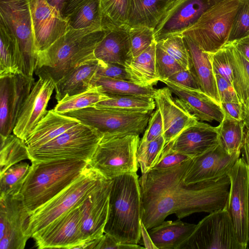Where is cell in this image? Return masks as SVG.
I'll return each mask as SVG.
<instances>
[{"instance_id":"ab89813d","label":"cell","mask_w":249,"mask_h":249,"mask_svg":"<svg viewBox=\"0 0 249 249\" xmlns=\"http://www.w3.org/2000/svg\"><path fill=\"white\" fill-rule=\"evenodd\" d=\"M67 20L69 26L74 29L90 27L102 28L100 0H89L70 15Z\"/></svg>"},{"instance_id":"7bdbcfd3","label":"cell","mask_w":249,"mask_h":249,"mask_svg":"<svg viewBox=\"0 0 249 249\" xmlns=\"http://www.w3.org/2000/svg\"><path fill=\"white\" fill-rule=\"evenodd\" d=\"M130 38L131 47L128 59L138 56L155 41L154 29L146 26L130 27Z\"/></svg>"},{"instance_id":"e575fe53","label":"cell","mask_w":249,"mask_h":249,"mask_svg":"<svg viewBox=\"0 0 249 249\" xmlns=\"http://www.w3.org/2000/svg\"><path fill=\"white\" fill-rule=\"evenodd\" d=\"M131 2V0H100L103 29L127 25Z\"/></svg>"},{"instance_id":"ffe728a7","label":"cell","mask_w":249,"mask_h":249,"mask_svg":"<svg viewBox=\"0 0 249 249\" xmlns=\"http://www.w3.org/2000/svg\"><path fill=\"white\" fill-rule=\"evenodd\" d=\"M167 87L156 89L154 99L160 111L166 144L175 139L183 130L198 120L181 100L174 97Z\"/></svg>"},{"instance_id":"5b68a950","label":"cell","mask_w":249,"mask_h":249,"mask_svg":"<svg viewBox=\"0 0 249 249\" xmlns=\"http://www.w3.org/2000/svg\"><path fill=\"white\" fill-rule=\"evenodd\" d=\"M243 0H219L192 26L182 33L204 52L213 53L227 42L232 22Z\"/></svg>"},{"instance_id":"d6a6232c","label":"cell","mask_w":249,"mask_h":249,"mask_svg":"<svg viewBox=\"0 0 249 249\" xmlns=\"http://www.w3.org/2000/svg\"><path fill=\"white\" fill-rule=\"evenodd\" d=\"M245 123L225 115L218 127V144L231 156L240 157L244 139Z\"/></svg>"},{"instance_id":"484cf974","label":"cell","mask_w":249,"mask_h":249,"mask_svg":"<svg viewBox=\"0 0 249 249\" xmlns=\"http://www.w3.org/2000/svg\"><path fill=\"white\" fill-rule=\"evenodd\" d=\"M99 66V60H88L74 68L55 84L57 102L87 91L93 86Z\"/></svg>"},{"instance_id":"7402d4cb","label":"cell","mask_w":249,"mask_h":249,"mask_svg":"<svg viewBox=\"0 0 249 249\" xmlns=\"http://www.w3.org/2000/svg\"><path fill=\"white\" fill-rule=\"evenodd\" d=\"M239 158L228 155L218 144L205 154L191 159L184 182L192 184L227 174Z\"/></svg>"},{"instance_id":"277c9868","label":"cell","mask_w":249,"mask_h":249,"mask_svg":"<svg viewBox=\"0 0 249 249\" xmlns=\"http://www.w3.org/2000/svg\"><path fill=\"white\" fill-rule=\"evenodd\" d=\"M141 197L136 172L112 179L105 233L120 242L138 244L141 240Z\"/></svg>"},{"instance_id":"816d5d0a","label":"cell","mask_w":249,"mask_h":249,"mask_svg":"<svg viewBox=\"0 0 249 249\" xmlns=\"http://www.w3.org/2000/svg\"><path fill=\"white\" fill-rule=\"evenodd\" d=\"M167 80L188 88L201 90L196 79L190 70L183 69L179 71Z\"/></svg>"},{"instance_id":"60d3db41","label":"cell","mask_w":249,"mask_h":249,"mask_svg":"<svg viewBox=\"0 0 249 249\" xmlns=\"http://www.w3.org/2000/svg\"><path fill=\"white\" fill-rule=\"evenodd\" d=\"M165 144L163 135L148 142H140L137 157L142 174L147 173L155 166Z\"/></svg>"},{"instance_id":"2e32d148","label":"cell","mask_w":249,"mask_h":249,"mask_svg":"<svg viewBox=\"0 0 249 249\" xmlns=\"http://www.w3.org/2000/svg\"><path fill=\"white\" fill-rule=\"evenodd\" d=\"M219 0H174L155 28V41L181 34L192 26L208 9Z\"/></svg>"},{"instance_id":"5bb4252c","label":"cell","mask_w":249,"mask_h":249,"mask_svg":"<svg viewBox=\"0 0 249 249\" xmlns=\"http://www.w3.org/2000/svg\"><path fill=\"white\" fill-rule=\"evenodd\" d=\"M35 83L21 73L0 77V137L13 131L21 108Z\"/></svg>"},{"instance_id":"f5cc1de1","label":"cell","mask_w":249,"mask_h":249,"mask_svg":"<svg viewBox=\"0 0 249 249\" xmlns=\"http://www.w3.org/2000/svg\"><path fill=\"white\" fill-rule=\"evenodd\" d=\"M145 249L138 244L120 242L111 235L104 233L95 249Z\"/></svg>"},{"instance_id":"30bf717a","label":"cell","mask_w":249,"mask_h":249,"mask_svg":"<svg viewBox=\"0 0 249 249\" xmlns=\"http://www.w3.org/2000/svg\"><path fill=\"white\" fill-rule=\"evenodd\" d=\"M238 240L231 217L224 207L213 211L196 225L178 249H246Z\"/></svg>"},{"instance_id":"7c38bea8","label":"cell","mask_w":249,"mask_h":249,"mask_svg":"<svg viewBox=\"0 0 249 249\" xmlns=\"http://www.w3.org/2000/svg\"><path fill=\"white\" fill-rule=\"evenodd\" d=\"M31 213L20 195L0 196V249H23L32 237Z\"/></svg>"},{"instance_id":"d590c367","label":"cell","mask_w":249,"mask_h":249,"mask_svg":"<svg viewBox=\"0 0 249 249\" xmlns=\"http://www.w3.org/2000/svg\"><path fill=\"white\" fill-rule=\"evenodd\" d=\"M27 159L30 160V155L24 141L14 134L5 138H0V174Z\"/></svg>"},{"instance_id":"680465c9","label":"cell","mask_w":249,"mask_h":249,"mask_svg":"<svg viewBox=\"0 0 249 249\" xmlns=\"http://www.w3.org/2000/svg\"><path fill=\"white\" fill-rule=\"evenodd\" d=\"M140 225L141 239H142V245L144 246V248L158 249L157 247L153 243L148 230L145 227L142 220H141Z\"/></svg>"},{"instance_id":"db71d44e","label":"cell","mask_w":249,"mask_h":249,"mask_svg":"<svg viewBox=\"0 0 249 249\" xmlns=\"http://www.w3.org/2000/svg\"><path fill=\"white\" fill-rule=\"evenodd\" d=\"M221 106L225 115L238 120L243 121L244 106L240 103H222Z\"/></svg>"},{"instance_id":"d6986e66","label":"cell","mask_w":249,"mask_h":249,"mask_svg":"<svg viewBox=\"0 0 249 249\" xmlns=\"http://www.w3.org/2000/svg\"><path fill=\"white\" fill-rule=\"evenodd\" d=\"M51 78L39 77L21 108L13 134L25 141L38 123L46 115L47 107L55 89Z\"/></svg>"},{"instance_id":"ac0fdd59","label":"cell","mask_w":249,"mask_h":249,"mask_svg":"<svg viewBox=\"0 0 249 249\" xmlns=\"http://www.w3.org/2000/svg\"><path fill=\"white\" fill-rule=\"evenodd\" d=\"M112 184V179H105L79 206L84 243L100 238L105 233Z\"/></svg>"},{"instance_id":"7dc6e473","label":"cell","mask_w":249,"mask_h":249,"mask_svg":"<svg viewBox=\"0 0 249 249\" xmlns=\"http://www.w3.org/2000/svg\"><path fill=\"white\" fill-rule=\"evenodd\" d=\"M190 159L187 156L171 150L165 145L160 159L152 169L157 171L167 170Z\"/></svg>"},{"instance_id":"9f6ffc18","label":"cell","mask_w":249,"mask_h":249,"mask_svg":"<svg viewBox=\"0 0 249 249\" xmlns=\"http://www.w3.org/2000/svg\"><path fill=\"white\" fill-rule=\"evenodd\" d=\"M89 0H68L61 12L62 17L67 20L70 15Z\"/></svg>"},{"instance_id":"f546056e","label":"cell","mask_w":249,"mask_h":249,"mask_svg":"<svg viewBox=\"0 0 249 249\" xmlns=\"http://www.w3.org/2000/svg\"><path fill=\"white\" fill-rule=\"evenodd\" d=\"M174 0H131L127 25L146 26L154 30Z\"/></svg>"},{"instance_id":"74e56055","label":"cell","mask_w":249,"mask_h":249,"mask_svg":"<svg viewBox=\"0 0 249 249\" xmlns=\"http://www.w3.org/2000/svg\"><path fill=\"white\" fill-rule=\"evenodd\" d=\"M108 98L109 97L99 91L95 87L82 93L63 98L57 102L53 109L57 113L65 114L95 106L99 102Z\"/></svg>"},{"instance_id":"b9f144b4","label":"cell","mask_w":249,"mask_h":249,"mask_svg":"<svg viewBox=\"0 0 249 249\" xmlns=\"http://www.w3.org/2000/svg\"><path fill=\"white\" fill-rule=\"evenodd\" d=\"M157 43L184 69L190 70V55L182 34L169 36Z\"/></svg>"},{"instance_id":"8992f818","label":"cell","mask_w":249,"mask_h":249,"mask_svg":"<svg viewBox=\"0 0 249 249\" xmlns=\"http://www.w3.org/2000/svg\"><path fill=\"white\" fill-rule=\"evenodd\" d=\"M103 136L95 128L80 123L47 143L28 149L30 160L75 159L89 162Z\"/></svg>"},{"instance_id":"603a6c76","label":"cell","mask_w":249,"mask_h":249,"mask_svg":"<svg viewBox=\"0 0 249 249\" xmlns=\"http://www.w3.org/2000/svg\"><path fill=\"white\" fill-rule=\"evenodd\" d=\"M188 110L201 122L217 121L225 117L221 105L200 90L188 88L168 80L162 81Z\"/></svg>"},{"instance_id":"ba28073f","label":"cell","mask_w":249,"mask_h":249,"mask_svg":"<svg viewBox=\"0 0 249 249\" xmlns=\"http://www.w3.org/2000/svg\"><path fill=\"white\" fill-rule=\"evenodd\" d=\"M140 135L135 134L104 135L89 166L107 179L137 172V152Z\"/></svg>"},{"instance_id":"8fae6325","label":"cell","mask_w":249,"mask_h":249,"mask_svg":"<svg viewBox=\"0 0 249 249\" xmlns=\"http://www.w3.org/2000/svg\"><path fill=\"white\" fill-rule=\"evenodd\" d=\"M0 21L17 37L22 57L21 73L33 77L36 67V50L30 0H0Z\"/></svg>"},{"instance_id":"8d00e7d4","label":"cell","mask_w":249,"mask_h":249,"mask_svg":"<svg viewBox=\"0 0 249 249\" xmlns=\"http://www.w3.org/2000/svg\"><path fill=\"white\" fill-rule=\"evenodd\" d=\"M95 106L123 111L151 112L156 107L154 97L147 96H122L109 97Z\"/></svg>"},{"instance_id":"f907efd6","label":"cell","mask_w":249,"mask_h":249,"mask_svg":"<svg viewBox=\"0 0 249 249\" xmlns=\"http://www.w3.org/2000/svg\"><path fill=\"white\" fill-rule=\"evenodd\" d=\"M220 104L222 103H240L233 86L218 74H214Z\"/></svg>"},{"instance_id":"9c48e42d","label":"cell","mask_w":249,"mask_h":249,"mask_svg":"<svg viewBox=\"0 0 249 249\" xmlns=\"http://www.w3.org/2000/svg\"><path fill=\"white\" fill-rule=\"evenodd\" d=\"M151 113L93 106L63 114L95 128L103 136H112L129 134L140 135L145 131Z\"/></svg>"},{"instance_id":"cb8c5ba5","label":"cell","mask_w":249,"mask_h":249,"mask_svg":"<svg viewBox=\"0 0 249 249\" xmlns=\"http://www.w3.org/2000/svg\"><path fill=\"white\" fill-rule=\"evenodd\" d=\"M130 29L128 25H123L105 30L104 38L94 51L95 58L124 65L130 51Z\"/></svg>"},{"instance_id":"681fc988","label":"cell","mask_w":249,"mask_h":249,"mask_svg":"<svg viewBox=\"0 0 249 249\" xmlns=\"http://www.w3.org/2000/svg\"><path fill=\"white\" fill-rule=\"evenodd\" d=\"M98 60L99 66L96 77L129 81L128 75L124 65Z\"/></svg>"},{"instance_id":"91938a15","label":"cell","mask_w":249,"mask_h":249,"mask_svg":"<svg viewBox=\"0 0 249 249\" xmlns=\"http://www.w3.org/2000/svg\"><path fill=\"white\" fill-rule=\"evenodd\" d=\"M243 121L245 124H249V102L244 106Z\"/></svg>"},{"instance_id":"f6af8a7d","label":"cell","mask_w":249,"mask_h":249,"mask_svg":"<svg viewBox=\"0 0 249 249\" xmlns=\"http://www.w3.org/2000/svg\"><path fill=\"white\" fill-rule=\"evenodd\" d=\"M249 36V0H243L232 22L228 42Z\"/></svg>"},{"instance_id":"52a82bcc","label":"cell","mask_w":249,"mask_h":249,"mask_svg":"<svg viewBox=\"0 0 249 249\" xmlns=\"http://www.w3.org/2000/svg\"><path fill=\"white\" fill-rule=\"evenodd\" d=\"M106 178L88 166L75 181L31 214L32 237L65 213L79 207Z\"/></svg>"},{"instance_id":"83f0119b","label":"cell","mask_w":249,"mask_h":249,"mask_svg":"<svg viewBox=\"0 0 249 249\" xmlns=\"http://www.w3.org/2000/svg\"><path fill=\"white\" fill-rule=\"evenodd\" d=\"M156 43L154 41L139 55L125 61L130 81L143 87H153L160 81L156 70Z\"/></svg>"},{"instance_id":"e0dca14e","label":"cell","mask_w":249,"mask_h":249,"mask_svg":"<svg viewBox=\"0 0 249 249\" xmlns=\"http://www.w3.org/2000/svg\"><path fill=\"white\" fill-rule=\"evenodd\" d=\"M33 33L37 53L43 51L64 35L68 21L46 0H30Z\"/></svg>"},{"instance_id":"c3c4849f","label":"cell","mask_w":249,"mask_h":249,"mask_svg":"<svg viewBox=\"0 0 249 249\" xmlns=\"http://www.w3.org/2000/svg\"><path fill=\"white\" fill-rule=\"evenodd\" d=\"M163 133L162 117L160 109L157 108L155 111L151 114L147 126L140 142H150L163 135Z\"/></svg>"},{"instance_id":"6da1fadb","label":"cell","mask_w":249,"mask_h":249,"mask_svg":"<svg viewBox=\"0 0 249 249\" xmlns=\"http://www.w3.org/2000/svg\"><path fill=\"white\" fill-rule=\"evenodd\" d=\"M191 160L165 170L151 169L139 178L141 220L148 230L172 214L180 219L196 213H210L225 206L230 187L228 174L187 185L184 178Z\"/></svg>"},{"instance_id":"11a10c76","label":"cell","mask_w":249,"mask_h":249,"mask_svg":"<svg viewBox=\"0 0 249 249\" xmlns=\"http://www.w3.org/2000/svg\"><path fill=\"white\" fill-rule=\"evenodd\" d=\"M241 154L247 165L249 181V124H245L244 139Z\"/></svg>"},{"instance_id":"4dcf8cb0","label":"cell","mask_w":249,"mask_h":249,"mask_svg":"<svg viewBox=\"0 0 249 249\" xmlns=\"http://www.w3.org/2000/svg\"><path fill=\"white\" fill-rule=\"evenodd\" d=\"M0 77L21 73V53L15 35L0 21Z\"/></svg>"},{"instance_id":"4316f807","label":"cell","mask_w":249,"mask_h":249,"mask_svg":"<svg viewBox=\"0 0 249 249\" xmlns=\"http://www.w3.org/2000/svg\"><path fill=\"white\" fill-rule=\"evenodd\" d=\"M80 123L78 120L57 113L53 109L49 110L25 142L28 149L38 147Z\"/></svg>"},{"instance_id":"7a4b0ae2","label":"cell","mask_w":249,"mask_h":249,"mask_svg":"<svg viewBox=\"0 0 249 249\" xmlns=\"http://www.w3.org/2000/svg\"><path fill=\"white\" fill-rule=\"evenodd\" d=\"M106 34L102 28L90 27L67 32L45 50L37 53L35 72L56 84L76 67L94 59V51Z\"/></svg>"},{"instance_id":"bcb514c9","label":"cell","mask_w":249,"mask_h":249,"mask_svg":"<svg viewBox=\"0 0 249 249\" xmlns=\"http://www.w3.org/2000/svg\"><path fill=\"white\" fill-rule=\"evenodd\" d=\"M214 74H218L232 85V71L228 49L224 45L213 53H210Z\"/></svg>"},{"instance_id":"9a60e30c","label":"cell","mask_w":249,"mask_h":249,"mask_svg":"<svg viewBox=\"0 0 249 249\" xmlns=\"http://www.w3.org/2000/svg\"><path fill=\"white\" fill-rule=\"evenodd\" d=\"M32 237L39 249H79L84 243L79 207L65 213Z\"/></svg>"},{"instance_id":"836d02e7","label":"cell","mask_w":249,"mask_h":249,"mask_svg":"<svg viewBox=\"0 0 249 249\" xmlns=\"http://www.w3.org/2000/svg\"><path fill=\"white\" fill-rule=\"evenodd\" d=\"M101 92L109 97L122 96H147L154 97L156 89L143 87L129 81L96 77L93 84Z\"/></svg>"},{"instance_id":"f1b7e54d","label":"cell","mask_w":249,"mask_h":249,"mask_svg":"<svg viewBox=\"0 0 249 249\" xmlns=\"http://www.w3.org/2000/svg\"><path fill=\"white\" fill-rule=\"evenodd\" d=\"M196 225L181 221H164L148 230L158 249H178L192 233Z\"/></svg>"},{"instance_id":"4fadbf2b","label":"cell","mask_w":249,"mask_h":249,"mask_svg":"<svg viewBox=\"0 0 249 249\" xmlns=\"http://www.w3.org/2000/svg\"><path fill=\"white\" fill-rule=\"evenodd\" d=\"M230 187L224 207L229 212L239 241L246 248L249 242V181L247 165L239 158L228 173Z\"/></svg>"},{"instance_id":"ee69618b","label":"cell","mask_w":249,"mask_h":249,"mask_svg":"<svg viewBox=\"0 0 249 249\" xmlns=\"http://www.w3.org/2000/svg\"><path fill=\"white\" fill-rule=\"evenodd\" d=\"M155 63L157 74L160 81L167 80L175 73L184 69L157 43Z\"/></svg>"},{"instance_id":"1f68e13d","label":"cell","mask_w":249,"mask_h":249,"mask_svg":"<svg viewBox=\"0 0 249 249\" xmlns=\"http://www.w3.org/2000/svg\"><path fill=\"white\" fill-rule=\"evenodd\" d=\"M232 71V86L239 102L246 106L249 102V62L232 42L226 44Z\"/></svg>"},{"instance_id":"3957f363","label":"cell","mask_w":249,"mask_h":249,"mask_svg":"<svg viewBox=\"0 0 249 249\" xmlns=\"http://www.w3.org/2000/svg\"><path fill=\"white\" fill-rule=\"evenodd\" d=\"M89 166L81 160L32 161L20 196L31 214L75 181Z\"/></svg>"},{"instance_id":"d4e9b609","label":"cell","mask_w":249,"mask_h":249,"mask_svg":"<svg viewBox=\"0 0 249 249\" xmlns=\"http://www.w3.org/2000/svg\"><path fill=\"white\" fill-rule=\"evenodd\" d=\"M183 38L190 55V70L201 90L220 104L210 53L202 51L190 38L184 36Z\"/></svg>"},{"instance_id":"f35d334b","label":"cell","mask_w":249,"mask_h":249,"mask_svg":"<svg viewBox=\"0 0 249 249\" xmlns=\"http://www.w3.org/2000/svg\"><path fill=\"white\" fill-rule=\"evenodd\" d=\"M30 168L29 164L21 161L0 174V196L20 195Z\"/></svg>"},{"instance_id":"44dd1931","label":"cell","mask_w":249,"mask_h":249,"mask_svg":"<svg viewBox=\"0 0 249 249\" xmlns=\"http://www.w3.org/2000/svg\"><path fill=\"white\" fill-rule=\"evenodd\" d=\"M218 144V126H213L197 121L165 145L192 159L205 154Z\"/></svg>"},{"instance_id":"6f0895ef","label":"cell","mask_w":249,"mask_h":249,"mask_svg":"<svg viewBox=\"0 0 249 249\" xmlns=\"http://www.w3.org/2000/svg\"><path fill=\"white\" fill-rule=\"evenodd\" d=\"M231 42L236 49L249 62V36Z\"/></svg>"}]
</instances>
